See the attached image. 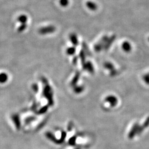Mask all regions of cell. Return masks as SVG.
I'll use <instances>...</instances> for the list:
<instances>
[{
  "instance_id": "2",
  "label": "cell",
  "mask_w": 149,
  "mask_h": 149,
  "mask_svg": "<svg viewBox=\"0 0 149 149\" xmlns=\"http://www.w3.org/2000/svg\"><path fill=\"white\" fill-rule=\"evenodd\" d=\"M7 79H8L7 74L4 72L0 73V83L1 84L5 83L7 81Z\"/></svg>"
},
{
  "instance_id": "4",
  "label": "cell",
  "mask_w": 149,
  "mask_h": 149,
  "mask_svg": "<svg viewBox=\"0 0 149 149\" xmlns=\"http://www.w3.org/2000/svg\"><path fill=\"white\" fill-rule=\"evenodd\" d=\"M87 6L88 7V8L92 10H95L97 8V5L93 2H88L87 3Z\"/></svg>"
},
{
  "instance_id": "1",
  "label": "cell",
  "mask_w": 149,
  "mask_h": 149,
  "mask_svg": "<svg viewBox=\"0 0 149 149\" xmlns=\"http://www.w3.org/2000/svg\"><path fill=\"white\" fill-rule=\"evenodd\" d=\"M122 48L123 50L127 52H129L131 50V45L129 42H125L123 43Z\"/></svg>"
},
{
  "instance_id": "9",
  "label": "cell",
  "mask_w": 149,
  "mask_h": 149,
  "mask_svg": "<svg viewBox=\"0 0 149 149\" xmlns=\"http://www.w3.org/2000/svg\"><path fill=\"white\" fill-rule=\"evenodd\" d=\"M106 68L112 69V68H113V66H112V64H111L110 63H108V65H106Z\"/></svg>"
},
{
  "instance_id": "8",
  "label": "cell",
  "mask_w": 149,
  "mask_h": 149,
  "mask_svg": "<svg viewBox=\"0 0 149 149\" xmlns=\"http://www.w3.org/2000/svg\"><path fill=\"white\" fill-rule=\"evenodd\" d=\"M144 80L146 82V84H149V75L147 74L144 76Z\"/></svg>"
},
{
  "instance_id": "5",
  "label": "cell",
  "mask_w": 149,
  "mask_h": 149,
  "mask_svg": "<svg viewBox=\"0 0 149 149\" xmlns=\"http://www.w3.org/2000/svg\"><path fill=\"white\" fill-rule=\"evenodd\" d=\"M18 20H19V21L20 22L24 23H26L27 22V16H24V15H22V16H20L19 17Z\"/></svg>"
},
{
  "instance_id": "6",
  "label": "cell",
  "mask_w": 149,
  "mask_h": 149,
  "mask_svg": "<svg viewBox=\"0 0 149 149\" xmlns=\"http://www.w3.org/2000/svg\"><path fill=\"white\" fill-rule=\"evenodd\" d=\"M60 5L63 6H66L69 3L68 0H60Z\"/></svg>"
},
{
  "instance_id": "7",
  "label": "cell",
  "mask_w": 149,
  "mask_h": 149,
  "mask_svg": "<svg viewBox=\"0 0 149 149\" xmlns=\"http://www.w3.org/2000/svg\"><path fill=\"white\" fill-rule=\"evenodd\" d=\"M74 52H75L74 48H70L68 50V53L70 55H72V54L74 53Z\"/></svg>"
},
{
  "instance_id": "10",
  "label": "cell",
  "mask_w": 149,
  "mask_h": 149,
  "mask_svg": "<svg viewBox=\"0 0 149 149\" xmlns=\"http://www.w3.org/2000/svg\"></svg>"
},
{
  "instance_id": "3",
  "label": "cell",
  "mask_w": 149,
  "mask_h": 149,
  "mask_svg": "<svg viewBox=\"0 0 149 149\" xmlns=\"http://www.w3.org/2000/svg\"><path fill=\"white\" fill-rule=\"evenodd\" d=\"M107 100L109 102L112 104H114V105H115L117 102L116 98L114 97H108L107 98Z\"/></svg>"
}]
</instances>
